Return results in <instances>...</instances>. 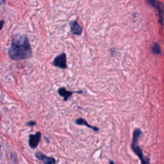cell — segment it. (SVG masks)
I'll return each mask as SVG.
<instances>
[{
  "mask_svg": "<svg viewBox=\"0 0 164 164\" xmlns=\"http://www.w3.org/2000/svg\"><path fill=\"white\" fill-rule=\"evenodd\" d=\"M142 135V131L141 129L137 128L135 129L133 131V139H132V142L131 144V148L133 151L135 153V155H137V156L141 160L142 164H149L150 160L148 157L144 156L143 154L142 150L140 148V146L138 145V141L139 137Z\"/></svg>",
  "mask_w": 164,
  "mask_h": 164,
  "instance_id": "7a4b0ae2",
  "label": "cell"
},
{
  "mask_svg": "<svg viewBox=\"0 0 164 164\" xmlns=\"http://www.w3.org/2000/svg\"><path fill=\"white\" fill-rule=\"evenodd\" d=\"M75 123L76 124L78 125H80V126H85L88 127L89 128L92 129V130H94V131H99V128L95 127V126H91L88 124V123L85 120L83 119V118H79L78 119H76L75 121Z\"/></svg>",
  "mask_w": 164,
  "mask_h": 164,
  "instance_id": "9c48e42d",
  "label": "cell"
},
{
  "mask_svg": "<svg viewBox=\"0 0 164 164\" xmlns=\"http://www.w3.org/2000/svg\"><path fill=\"white\" fill-rule=\"evenodd\" d=\"M109 163L110 164H117V163H115L114 161H112V160H110V161L109 162Z\"/></svg>",
  "mask_w": 164,
  "mask_h": 164,
  "instance_id": "4fadbf2b",
  "label": "cell"
},
{
  "mask_svg": "<svg viewBox=\"0 0 164 164\" xmlns=\"http://www.w3.org/2000/svg\"><path fill=\"white\" fill-rule=\"evenodd\" d=\"M41 138L40 132H37L34 135H30L29 136V145L30 147L32 149H35L37 147L39 144Z\"/></svg>",
  "mask_w": 164,
  "mask_h": 164,
  "instance_id": "5b68a950",
  "label": "cell"
},
{
  "mask_svg": "<svg viewBox=\"0 0 164 164\" xmlns=\"http://www.w3.org/2000/svg\"><path fill=\"white\" fill-rule=\"evenodd\" d=\"M5 22L3 21H0V30H1L3 28V24H4Z\"/></svg>",
  "mask_w": 164,
  "mask_h": 164,
  "instance_id": "7c38bea8",
  "label": "cell"
},
{
  "mask_svg": "<svg viewBox=\"0 0 164 164\" xmlns=\"http://www.w3.org/2000/svg\"><path fill=\"white\" fill-rule=\"evenodd\" d=\"M9 56L13 60H24L32 56V50L26 36L16 35L13 37L9 50Z\"/></svg>",
  "mask_w": 164,
  "mask_h": 164,
  "instance_id": "6da1fadb",
  "label": "cell"
},
{
  "mask_svg": "<svg viewBox=\"0 0 164 164\" xmlns=\"http://www.w3.org/2000/svg\"><path fill=\"white\" fill-rule=\"evenodd\" d=\"M58 92L59 94V95L60 96L63 97V98H64V100L65 102L66 101H67L68 99L73 94H75V93H82V91H76V92H73V91H69V90H66V89L65 87H61V88L59 89L58 90Z\"/></svg>",
  "mask_w": 164,
  "mask_h": 164,
  "instance_id": "52a82bcc",
  "label": "cell"
},
{
  "mask_svg": "<svg viewBox=\"0 0 164 164\" xmlns=\"http://www.w3.org/2000/svg\"><path fill=\"white\" fill-rule=\"evenodd\" d=\"M26 125L28 126H33L36 125V123L35 121H29L26 123Z\"/></svg>",
  "mask_w": 164,
  "mask_h": 164,
  "instance_id": "8fae6325",
  "label": "cell"
},
{
  "mask_svg": "<svg viewBox=\"0 0 164 164\" xmlns=\"http://www.w3.org/2000/svg\"><path fill=\"white\" fill-rule=\"evenodd\" d=\"M70 27L71 32L75 35H80L82 33V27L80 25L79 23L74 21L70 23Z\"/></svg>",
  "mask_w": 164,
  "mask_h": 164,
  "instance_id": "ba28073f",
  "label": "cell"
},
{
  "mask_svg": "<svg viewBox=\"0 0 164 164\" xmlns=\"http://www.w3.org/2000/svg\"><path fill=\"white\" fill-rule=\"evenodd\" d=\"M147 2L153 7L158 10L159 22L161 24H163L164 21V5L162 2L158 1H153V0H148Z\"/></svg>",
  "mask_w": 164,
  "mask_h": 164,
  "instance_id": "3957f363",
  "label": "cell"
},
{
  "mask_svg": "<svg viewBox=\"0 0 164 164\" xmlns=\"http://www.w3.org/2000/svg\"><path fill=\"white\" fill-rule=\"evenodd\" d=\"M151 50H152V52L154 54H161L162 53V50H161V47H160V45L155 43L153 44V46H151Z\"/></svg>",
  "mask_w": 164,
  "mask_h": 164,
  "instance_id": "30bf717a",
  "label": "cell"
},
{
  "mask_svg": "<svg viewBox=\"0 0 164 164\" xmlns=\"http://www.w3.org/2000/svg\"><path fill=\"white\" fill-rule=\"evenodd\" d=\"M53 65L55 67H59L62 69L67 68V62H66V55L63 53L57 56L53 60Z\"/></svg>",
  "mask_w": 164,
  "mask_h": 164,
  "instance_id": "277c9868",
  "label": "cell"
},
{
  "mask_svg": "<svg viewBox=\"0 0 164 164\" xmlns=\"http://www.w3.org/2000/svg\"><path fill=\"white\" fill-rule=\"evenodd\" d=\"M2 4H5V1H0V5H1Z\"/></svg>",
  "mask_w": 164,
  "mask_h": 164,
  "instance_id": "5bb4252c",
  "label": "cell"
},
{
  "mask_svg": "<svg viewBox=\"0 0 164 164\" xmlns=\"http://www.w3.org/2000/svg\"><path fill=\"white\" fill-rule=\"evenodd\" d=\"M35 156L44 164H55V159L53 157H48L40 152L35 153Z\"/></svg>",
  "mask_w": 164,
  "mask_h": 164,
  "instance_id": "8992f818",
  "label": "cell"
}]
</instances>
